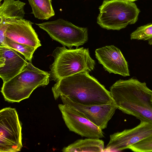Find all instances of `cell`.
I'll use <instances>...</instances> for the list:
<instances>
[{"mask_svg": "<svg viewBox=\"0 0 152 152\" xmlns=\"http://www.w3.org/2000/svg\"><path fill=\"white\" fill-rule=\"evenodd\" d=\"M55 100L61 96L83 105H99L114 102L110 91L87 72L61 79L52 88Z\"/></svg>", "mask_w": 152, "mask_h": 152, "instance_id": "cell-1", "label": "cell"}, {"mask_svg": "<svg viewBox=\"0 0 152 152\" xmlns=\"http://www.w3.org/2000/svg\"><path fill=\"white\" fill-rule=\"evenodd\" d=\"M110 89L117 109L140 121L152 124V91L145 83L133 78L120 79Z\"/></svg>", "mask_w": 152, "mask_h": 152, "instance_id": "cell-2", "label": "cell"}, {"mask_svg": "<svg viewBox=\"0 0 152 152\" xmlns=\"http://www.w3.org/2000/svg\"><path fill=\"white\" fill-rule=\"evenodd\" d=\"M52 55L54 61L50 67V80L56 82L79 72H89L95 67V62L91 57L88 48L57 47Z\"/></svg>", "mask_w": 152, "mask_h": 152, "instance_id": "cell-3", "label": "cell"}, {"mask_svg": "<svg viewBox=\"0 0 152 152\" xmlns=\"http://www.w3.org/2000/svg\"><path fill=\"white\" fill-rule=\"evenodd\" d=\"M50 80L49 72L40 69L28 62L21 72L3 83L1 92L5 101L19 102L29 98L37 88L47 85Z\"/></svg>", "mask_w": 152, "mask_h": 152, "instance_id": "cell-4", "label": "cell"}, {"mask_svg": "<svg viewBox=\"0 0 152 152\" xmlns=\"http://www.w3.org/2000/svg\"><path fill=\"white\" fill-rule=\"evenodd\" d=\"M99 9L97 23L107 30H119L135 23L140 12L134 2L126 0H104Z\"/></svg>", "mask_w": 152, "mask_h": 152, "instance_id": "cell-5", "label": "cell"}, {"mask_svg": "<svg viewBox=\"0 0 152 152\" xmlns=\"http://www.w3.org/2000/svg\"><path fill=\"white\" fill-rule=\"evenodd\" d=\"M36 24L53 39L69 48L73 46L78 48L88 40L87 28L77 26L62 19Z\"/></svg>", "mask_w": 152, "mask_h": 152, "instance_id": "cell-6", "label": "cell"}, {"mask_svg": "<svg viewBox=\"0 0 152 152\" xmlns=\"http://www.w3.org/2000/svg\"><path fill=\"white\" fill-rule=\"evenodd\" d=\"M0 152H17L22 147V126L15 108L0 111Z\"/></svg>", "mask_w": 152, "mask_h": 152, "instance_id": "cell-7", "label": "cell"}, {"mask_svg": "<svg viewBox=\"0 0 152 152\" xmlns=\"http://www.w3.org/2000/svg\"><path fill=\"white\" fill-rule=\"evenodd\" d=\"M152 137V124L140 121L136 126L125 129L110 136V140L104 151H118L129 149L131 146Z\"/></svg>", "mask_w": 152, "mask_h": 152, "instance_id": "cell-8", "label": "cell"}, {"mask_svg": "<svg viewBox=\"0 0 152 152\" xmlns=\"http://www.w3.org/2000/svg\"><path fill=\"white\" fill-rule=\"evenodd\" d=\"M58 107L70 131L87 138L99 139L104 137L102 129L72 107L63 104H59Z\"/></svg>", "mask_w": 152, "mask_h": 152, "instance_id": "cell-9", "label": "cell"}, {"mask_svg": "<svg viewBox=\"0 0 152 152\" xmlns=\"http://www.w3.org/2000/svg\"><path fill=\"white\" fill-rule=\"evenodd\" d=\"M64 104L71 106L102 130L107 127L117 107L115 102L99 105H83L73 102L63 96L60 97Z\"/></svg>", "mask_w": 152, "mask_h": 152, "instance_id": "cell-10", "label": "cell"}, {"mask_svg": "<svg viewBox=\"0 0 152 152\" xmlns=\"http://www.w3.org/2000/svg\"><path fill=\"white\" fill-rule=\"evenodd\" d=\"M96 57L109 73L126 77L130 75L128 63L121 50L113 45L96 49Z\"/></svg>", "mask_w": 152, "mask_h": 152, "instance_id": "cell-11", "label": "cell"}, {"mask_svg": "<svg viewBox=\"0 0 152 152\" xmlns=\"http://www.w3.org/2000/svg\"><path fill=\"white\" fill-rule=\"evenodd\" d=\"M28 62L24 56L9 47L0 46V77L3 83L23 69Z\"/></svg>", "mask_w": 152, "mask_h": 152, "instance_id": "cell-12", "label": "cell"}, {"mask_svg": "<svg viewBox=\"0 0 152 152\" xmlns=\"http://www.w3.org/2000/svg\"><path fill=\"white\" fill-rule=\"evenodd\" d=\"M33 23L30 21L24 19L13 20L9 24L5 36L16 42L37 49L41 44L32 27Z\"/></svg>", "mask_w": 152, "mask_h": 152, "instance_id": "cell-13", "label": "cell"}, {"mask_svg": "<svg viewBox=\"0 0 152 152\" xmlns=\"http://www.w3.org/2000/svg\"><path fill=\"white\" fill-rule=\"evenodd\" d=\"M25 4L19 0H4L0 4V23L23 19Z\"/></svg>", "mask_w": 152, "mask_h": 152, "instance_id": "cell-14", "label": "cell"}, {"mask_svg": "<svg viewBox=\"0 0 152 152\" xmlns=\"http://www.w3.org/2000/svg\"><path fill=\"white\" fill-rule=\"evenodd\" d=\"M105 149L103 141L99 138H88L77 140L62 151L64 152H101Z\"/></svg>", "mask_w": 152, "mask_h": 152, "instance_id": "cell-15", "label": "cell"}, {"mask_svg": "<svg viewBox=\"0 0 152 152\" xmlns=\"http://www.w3.org/2000/svg\"><path fill=\"white\" fill-rule=\"evenodd\" d=\"M35 18L48 20L55 15L51 0H28Z\"/></svg>", "mask_w": 152, "mask_h": 152, "instance_id": "cell-16", "label": "cell"}, {"mask_svg": "<svg viewBox=\"0 0 152 152\" xmlns=\"http://www.w3.org/2000/svg\"><path fill=\"white\" fill-rule=\"evenodd\" d=\"M6 39L9 48L21 53L24 56L28 62H31L34 53L37 49L31 46L16 42L6 37Z\"/></svg>", "mask_w": 152, "mask_h": 152, "instance_id": "cell-17", "label": "cell"}, {"mask_svg": "<svg viewBox=\"0 0 152 152\" xmlns=\"http://www.w3.org/2000/svg\"><path fill=\"white\" fill-rule=\"evenodd\" d=\"M131 39L147 40L150 45H152V23L141 26L130 34Z\"/></svg>", "mask_w": 152, "mask_h": 152, "instance_id": "cell-18", "label": "cell"}, {"mask_svg": "<svg viewBox=\"0 0 152 152\" xmlns=\"http://www.w3.org/2000/svg\"><path fill=\"white\" fill-rule=\"evenodd\" d=\"M129 149L135 152H152V137L144 139L132 145Z\"/></svg>", "mask_w": 152, "mask_h": 152, "instance_id": "cell-19", "label": "cell"}, {"mask_svg": "<svg viewBox=\"0 0 152 152\" xmlns=\"http://www.w3.org/2000/svg\"><path fill=\"white\" fill-rule=\"evenodd\" d=\"M137 0H129V1L132 2H134Z\"/></svg>", "mask_w": 152, "mask_h": 152, "instance_id": "cell-20", "label": "cell"}, {"mask_svg": "<svg viewBox=\"0 0 152 152\" xmlns=\"http://www.w3.org/2000/svg\"><path fill=\"white\" fill-rule=\"evenodd\" d=\"M151 102L152 103V96L151 99Z\"/></svg>", "mask_w": 152, "mask_h": 152, "instance_id": "cell-21", "label": "cell"}, {"mask_svg": "<svg viewBox=\"0 0 152 152\" xmlns=\"http://www.w3.org/2000/svg\"><path fill=\"white\" fill-rule=\"evenodd\" d=\"M2 0H0V2H1V1H2Z\"/></svg>", "mask_w": 152, "mask_h": 152, "instance_id": "cell-22", "label": "cell"}, {"mask_svg": "<svg viewBox=\"0 0 152 152\" xmlns=\"http://www.w3.org/2000/svg\"><path fill=\"white\" fill-rule=\"evenodd\" d=\"M126 0L129 1V0Z\"/></svg>", "mask_w": 152, "mask_h": 152, "instance_id": "cell-23", "label": "cell"}, {"mask_svg": "<svg viewBox=\"0 0 152 152\" xmlns=\"http://www.w3.org/2000/svg\"></svg>", "mask_w": 152, "mask_h": 152, "instance_id": "cell-24", "label": "cell"}]
</instances>
